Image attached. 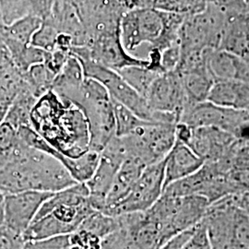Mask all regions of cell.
<instances>
[{"instance_id":"21","label":"cell","mask_w":249,"mask_h":249,"mask_svg":"<svg viewBox=\"0 0 249 249\" xmlns=\"http://www.w3.org/2000/svg\"><path fill=\"white\" fill-rule=\"evenodd\" d=\"M207 101L220 107L249 112V84L238 80L215 81Z\"/></svg>"},{"instance_id":"14","label":"cell","mask_w":249,"mask_h":249,"mask_svg":"<svg viewBox=\"0 0 249 249\" xmlns=\"http://www.w3.org/2000/svg\"><path fill=\"white\" fill-rule=\"evenodd\" d=\"M124 160V152L116 143H108L100 152L98 165L91 178L85 182L89 189V203L94 210H105L107 195Z\"/></svg>"},{"instance_id":"35","label":"cell","mask_w":249,"mask_h":249,"mask_svg":"<svg viewBox=\"0 0 249 249\" xmlns=\"http://www.w3.org/2000/svg\"><path fill=\"white\" fill-rule=\"evenodd\" d=\"M60 32L52 21L45 19L33 37L31 45L41 48L46 52H52L56 47L57 37Z\"/></svg>"},{"instance_id":"31","label":"cell","mask_w":249,"mask_h":249,"mask_svg":"<svg viewBox=\"0 0 249 249\" xmlns=\"http://www.w3.org/2000/svg\"><path fill=\"white\" fill-rule=\"evenodd\" d=\"M79 228L91 231L104 239L120 228V221L118 216L109 215L95 210L86 217Z\"/></svg>"},{"instance_id":"28","label":"cell","mask_w":249,"mask_h":249,"mask_svg":"<svg viewBox=\"0 0 249 249\" xmlns=\"http://www.w3.org/2000/svg\"><path fill=\"white\" fill-rule=\"evenodd\" d=\"M22 74L13 64L0 67V105L9 106L24 85Z\"/></svg>"},{"instance_id":"3","label":"cell","mask_w":249,"mask_h":249,"mask_svg":"<svg viewBox=\"0 0 249 249\" xmlns=\"http://www.w3.org/2000/svg\"><path fill=\"white\" fill-rule=\"evenodd\" d=\"M89 196L85 183H75L52 193L24 231L25 240H43L76 231L86 217L95 211L89 203Z\"/></svg>"},{"instance_id":"26","label":"cell","mask_w":249,"mask_h":249,"mask_svg":"<svg viewBox=\"0 0 249 249\" xmlns=\"http://www.w3.org/2000/svg\"><path fill=\"white\" fill-rule=\"evenodd\" d=\"M226 178L232 196L249 192V151L240 148L232 156Z\"/></svg>"},{"instance_id":"18","label":"cell","mask_w":249,"mask_h":249,"mask_svg":"<svg viewBox=\"0 0 249 249\" xmlns=\"http://www.w3.org/2000/svg\"><path fill=\"white\" fill-rule=\"evenodd\" d=\"M206 66L215 81L238 80L249 84V65L236 55L220 48L210 49Z\"/></svg>"},{"instance_id":"25","label":"cell","mask_w":249,"mask_h":249,"mask_svg":"<svg viewBox=\"0 0 249 249\" xmlns=\"http://www.w3.org/2000/svg\"><path fill=\"white\" fill-rule=\"evenodd\" d=\"M38 98H36L26 82H24V85L8 107L3 121L11 124L16 129L23 125H31V112Z\"/></svg>"},{"instance_id":"16","label":"cell","mask_w":249,"mask_h":249,"mask_svg":"<svg viewBox=\"0 0 249 249\" xmlns=\"http://www.w3.org/2000/svg\"><path fill=\"white\" fill-rule=\"evenodd\" d=\"M146 100L152 110L179 116L188 105L187 94L179 73H160L147 92Z\"/></svg>"},{"instance_id":"15","label":"cell","mask_w":249,"mask_h":249,"mask_svg":"<svg viewBox=\"0 0 249 249\" xmlns=\"http://www.w3.org/2000/svg\"><path fill=\"white\" fill-rule=\"evenodd\" d=\"M187 146L204 162L231 160L242 148L232 134L214 126L193 128Z\"/></svg>"},{"instance_id":"1","label":"cell","mask_w":249,"mask_h":249,"mask_svg":"<svg viewBox=\"0 0 249 249\" xmlns=\"http://www.w3.org/2000/svg\"><path fill=\"white\" fill-rule=\"evenodd\" d=\"M31 126L68 157L77 158L89 150V125L83 112L52 90L37 100Z\"/></svg>"},{"instance_id":"5","label":"cell","mask_w":249,"mask_h":249,"mask_svg":"<svg viewBox=\"0 0 249 249\" xmlns=\"http://www.w3.org/2000/svg\"><path fill=\"white\" fill-rule=\"evenodd\" d=\"M209 206L210 202L198 195H161L145 213L156 225L165 244L174 236L200 223Z\"/></svg>"},{"instance_id":"6","label":"cell","mask_w":249,"mask_h":249,"mask_svg":"<svg viewBox=\"0 0 249 249\" xmlns=\"http://www.w3.org/2000/svg\"><path fill=\"white\" fill-rule=\"evenodd\" d=\"M78 59L81 63L87 78L102 83L112 100L127 107L140 118L152 123H178L179 117L178 115L152 110L146 98L133 89L118 72L88 58Z\"/></svg>"},{"instance_id":"40","label":"cell","mask_w":249,"mask_h":249,"mask_svg":"<svg viewBox=\"0 0 249 249\" xmlns=\"http://www.w3.org/2000/svg\"><path fill=\"white\" fill-rule=\"evenodd\" d=\"M217 7L227 17L246 15L249 12V8L246 0H207Z\"/></svg>"},{"instance_id":"29","label":"cell","mask_w":249,"mask_h":249,"mask_svg":"<svg viewBox=\"0 0 249 249\" xmlns=\"http://www.w3.org/2000/svg\"><path fill=\"white\" fill-rule=\"evenodd\" d=\"M28 87L36 98H40L52 90L53 80L56 77L44 63L31 67L22 74Z\"/></svg>"},{"instance_id":"49","label":"cell","mask_w":249,"mask_h":249,"mask_svg":"<svg viewBox=\"0 0 249 249\" xmlns=\"http://www.w3.org/2000/svg\"><path fill=\"white\" fill-rule=\"evenodd\" d=\"M246 18H247V21H248V23H249V11L246 14Z\"/></svg>"},{"instance_id":"13","label":"cell","mask_w":249,"mask_h":249,"mask_svg":"<svg viewBox=\"0 0 249 249\" xmlns=\"http://www.w3.org/2000/svg\"><path fill=\"white\" fill-rule=\"evenodd\" d=\"M19 138L28 146L38 151H44L59 160L66 169L69 171L73 179L78 183H85L91 178L98 165L100 154L96 151L89 150L77 158L64 155L55 150L44 140L31 125H23L18 128Z\"/></svg>"},{"instance_id":"51","label":"cell","mask_w":249,"mask_h":249,"mask_svg":"<svg viewBox=\"0 0 249 249\" xmlns=\"http://www.w3.org/2000/svg\"><path fill=\"white\" fill-rule=\"evenodd\" d=\"M246 2H247V5H248V8H249V0H246Z\"/></svg>"},{"instance_id":"41","label":"cell","mask_w":249,"mask_h":249,"mask_svg":"<svg viewBox=\"0 0 249 249\" xmlns=\"http://www.w3.org/2000/svg\"><path fill=\"white\" fill-rule=\"evenodd\" d=\"M100 249H135L129 236L124 228L120 226L117 231L107 235L102 241Z\"/></svg>"},{"instance_id":"17","label":"cell","mask_w":249,"mask_h":249,"mask_svg":"<svg viewBox=\"0 0 249 249\" xmlns=\"http://www.w3.org/2000/svg\"><path fill=\"white\" fill-rule=\"evenodd\" d=\"M51 194L52 192L35 190L5 194L4 223L23 234Z\"/></svg>"},{"instance_id":"39","label":"cell","mask_w":249,"mask_h":249,"mask_svg":"<svg viewBox=\"0 0 249 249\" xmlns=\"http://www.w3.org/2000/svg\"><path fill=\"white\" fill-rule=\"evenodd\" d=\"M181 59V46L179 41L160 51V68L163 73L176 71Z\"/></svg>"},{"instance_id":"30","label":"cell","mask_w":249,"mask_h":249,"mask_svg":"<svg viewBox=\"0 0 249 249\" xmlns=\"http://www.w3.org/2000/svg\"><path fill=\"white\" fill-rule=\"evenodd\" d=\"M118 73L133 89L145 98L152 82L160 73L154 71L147 66H128L118 71Z\"/></svg>"},{"instance_id":"19","label":"cell","mask_w":249,"mask_h":249,"mask_svg":"<svg viewBox=\"0 0 249 249\" xmlns=\"http://www.w3.org/2000/svg\"><path fill=\"white\" fill-rule=\"evenodd\" d=\"M203 164L204 160L187 145L176 141L164 161V187L194 174Z\"/></svg>"},{"instance_id":"23","label":"cell","mask_w":249,"mask_h":249,"mask_svg":"<svg viewBox=\"0 0 249 249\" xmlns=\"http://www.w3.org/2000/svg\"><path fill=\"white\" fill-rule=\"evenodd\" d=\"M85 79L86 76L81 63L71 53L61 71L54 78L52 91L72 103L78 96Z\"/></svg>"},{"instance_id":"27","label":"cell","mask_w":249,"mask_h":249,"mask_svg":"<svg viewBox=\"0 0 249 249\" xmlns=\"http://www.w3.org/2000/svg\"><path fill=\"white\" fill-rule=\"evenodd\" d=\"M43 22V18L33 14L18 18L11 24L5 26L1 33L3 42L4 40H11L22 45H31L33 37L42 26Z\"/></svg>"},{"instance_id":"33","label":"cell","mask_w":249,"mask_h":249,"mask_svg":"<svg viewBox=\"0 0 249 249\" xmlns=\"http://www.w3.org/2000/svg\"><path fill=\"white\" fill-rule=\"evenodd\" d=\"M207 0H152V8L183 15H192L202 11Z\"/></svg>"},{"instance_id":"9","label":"cell","mask_w":249,"mask_h":249,"mask_svg":"<svg viewBox=\"0 0 249 249\" xmlns=\"http://www.w3.org/2000/svg\"><path fill=\"white\" fill-rule=\"evenodd\" d=\"M165 11L155 8H140L123 13L119 22L121 42L127 52H133L143 44L152 46L163 32Z\"/></svg>"},{"instance_id":"24","label":"cell","mask_w":249,"mask_h":249,"mask_svg":"<svg viewBox=\"0 0 249 249\" xmlns=\"http://www.w3.org/2000/svg\"><path fill=\"white\" fill-rule=\"evenodd\" d=\"M188 104H196L207 101L213 88L214 80L207 69V66L197 68L190 71L179 73Z\"/></svg>"},{"instance_id":"45","label":"cell","mask_w":249,"mask_h":249,"mask_svg":"<svg viewBox=\"0 0 249 249\" xmlns=\"http://www.w3.org/2000/svg\"><path fill=\"white\" fill-rule=\"evenodd\" d=\"M9 64H13V63L10 59L9 52L5 45H0V67L9 65Z\"/></svg>"},{"instance_id":"43","label":"cell","mask_w":249,"mask_h":249,"mask_svg":"<svg viewBox=\"0 0 249 249\" xmlns=\"http://www.w3.org/2000/svg\"><path fill=\"white\" fill-rule=\"evenodd\" d=\"M71 54V52L70 51L56 48L52 52H48L44 64L56 76L61 71L64 65L66 64Z\"/></svg>"},{"instance_id":"47","label":"cell","mask_w":249,"mask_h":249,"mask_svg":"<svg viewBox=\"0 0 249 249\" xmlns=\"http://www.w3.org/2000/svg\"><path fill=\"white\" fill-rule=\"evenodd\" d=\"M8 107H9V106L0 105V124H1V122H2V121L4 120V118H5L7 110H8Z\"/></svg>"},{"instance_id":"11","label":"cell","mask_w":249,"mask_h":249,"mask_svg":"<svg viewBox=\"0 0 249 249\" xmlns=\"http://www.w3.org/2000/svg\"><path fill=\"white\" fill-rule=\"evenodd\" d=\"M71 53L80 59L88 58L116 71L128 66L148 65L147 59L135 57L125 50L119 29L90 38L86 45L73 47Z\"/></svg>"},{"instance_id":"2","label":"cell","mask_w":249,"mask_h":249,"mask_svg":"<svg viewBox=\"0 0 249 249\" xmlns=\"http://www.w3.org/2000/svg\"><path fill=\"white\" fill-rule=\"evenodd\" d=\"M75 183L59 160L30 146L17 159L0 166V190L4 194L29 190L53 193Z\"/></svg>"},{"instance_id":"34","label":"cell","mask_w":249,"mask_h":249,"mask_svg":"<svg viewBox=\"0 0 249 249\" xmlns=\"http://www.w3.org/2000/svg\"><path fill=\"white\" fill-rule=\"evenodd\" d=\"M34 0H0V11L5 25L33 14Z\"/></svg>"},{"instance_id":"4","label":"cell","mask_w":249,"mask_h":249,"mask_svg":"<svg viewBox=\"0 0 249 249\" xmlns=\"http://www.w3.org/2000/svg\"><path fill=\"white\" fill-rule=\"evenodd\" d=\"M83 112L89 125V150L101 152L116 134L113 101L105 86L87 78L72 102Z\"/></svg>"},{"instance_id":"7","label":"cell","mask_w":249,"mask_h":249,"mask_svg":"<svg viewBox=\"0 0 249 249\" xmlns=\"http://www.w3.org/2000/svg\"><path fill=\"white\" fill-rule=\"evenodd\" d=\"M176 124L146 122L121 137L127 158L138 159L146 166L164 160L176 143Z\"/></svg>"},{"instance_id":"50","label":"cell","mask_w":249,"mask_h":249,"mask_svg":"<svg viewBox=\"0 0 249 249\" xmlns=\"http://www.w3.org/2000/svg\"><path fill=\"white\" fill-rule=\"evenodd\" d=\"M244 149H245V150H247L248 151H249V142H248V144H247V145L244 147Z\"/></svg>"},{"instance_id":"44","label":"cell","mask_w":249,"mask_h":249,"mask_svg":"<svg viewBox=\"0 0 249 249\" xmlns=\"http://www.w3.org/2000/svg\"><path fill=\"white\" fill-rule=\"evenodd\" d=\"M236 204L249 216V192L232 196Z\"/></svg>"},{"instance_id":"48","label":"cell","mask_w":249,"mask_h":249,"mask_svg":"<svg viewBox=\"0 0 249 249\" xmlns=\"http://www.w3.org/2000/svg\"><path fill=\"white\" fill-rule=\"evenodd\" d=\"M0 45H4V42H3V37H2L1 33H0Z\"/></svg>"},{"instance_id":"10","label":"cell","mask_w":249,"mask_h":249,"mask_svg":"<svg viewBox=\"0 0 249 249\" xmlns=\"http://www.w3.org/2000/svg\"><path fill=\"white\" fill-rule=\"evenodd\" d=\"M164 161L165 159L146 166L128 194L105 213L117 216L148 211L162 195L164 189Z\"/></svg>"},{"instance_id":"42","label":"cell","mask_w":249,"mask_h":249,"mask_svg":"<svg viewBox=\"0 0 249 249\" xmlns=\"http://www.w3.org/2000/svg\"><path fill=\"white\" fill-rule=\"evenodd\" d=\"M24 249H70L69 234L53 236L43 240L27 241Z\"/></svg>"},{"instance_id":"36","label":"cell","mask_w":249,"mask_h":249,"mask_svg":"<svg viewBox=\"0 0 249 249\" xmlns=\"http://www.w3.org/2000/svg\"><path fill=\"white\" fill-rule=\"evenodd\" d=\"M103 239L97 234L78 228L69 234L70 249H100Z\"/></svg>"},{"instance_id":"8","label":"cell","mask_w":249,"mask_h":249,"mask_svg":"<svg viewBox=\"0 0 249 249\" xmlns=\"http://www.w3.org/2000/svg\"><path fill=\"white\" fill-rule=\"evenodd\" d=\"M226 19L223 11L209 2L202 11L187 15L179 32L181 51L218 48Z\"/></svg>"},{"instance_id":"12","label":"cell","mask_w":249,"mask_h":249,"mask_svg":"<svg viewBox=\"0 0 249 249\" xmlns=\"http://www.w3.org/2000/svg\"><path fill=\"white\" fill-rule=\"evenodd\" d=\"M249 121V112L220 107L209 101L188 104L183 110L179 122L192 128L214 126L233 133L242 124Z\"/></svg>"},{"instance_id":"20","label":"cell","mask_w":249,"mask_h":249,"mask_svg":"<svg viewBox=\"0 0 249 249\" xmlns=\"http://www.w3.org/2000/svg\"><path fill=\"white\" fill-rule=\"evenodd\" d=\"M218 48L249 65V26L246 15L227 17Z\"/></svg>"},{"instance_id":"32","label":"cell","mask_w":249,"mask_h":249,"mask_svg":"<svg viewBox=\"0 0 249 249\" xmlns=\"http://www.w3.org/2000/svg\"><path fill=\"white\" fill-rule=\"evenodd\" d=\"M113 101V107H114V115H115V121H116V134L118 137L126 136L128 134L133 132L139 126L145 124L146 122L142 118H140L137 115H135L131 110L123 105Z\"/></svg>"},{"instance_id":"22","label":"cell","mask_w":249,"mask_h":249,"mask_svg":"<svg viewBox=\"0 0 249 249\" xmlns=\"http://www.w3.org/2000/svg\"><path fill=\"white\" fill-rule=\"evenodd\" d=\"M146 165L135 158H126L116 173L103 213H107L126 196Z\"/></svg>"},{"instance_id":"37","label":"cell","mask_w":249,"mask_h":249,"mask_svg":"<svg viewBox=\"0 0 249 249\" xmlns=\"http://www.w3.org/2000/svg\"><path fill=\"white\" fill-rule=\"evenodd\" d=\"M180 249H213L209 232L202 221L196 224L192 234Z\"/></svg>"},{"instance_id":"46","label":"cell","mask_w":249,"mask_h":249,"mask_svg":"<svg viewBox=\"0 0 249 249\" xmlns=\"http://www.w3.org/2000/svg\"><path fill=\"white\" fill-rule=\"evenodd\" d=\"M5 215V194L0 190V224L4 223Z\"/></svg>"},{"instance_id":"38","label":"cell","mask_w":249,"mask_h":249,"mask_svg":"<svg viewBox=\"0 0 249 249\" xmlns=\"http://www.w3.org/2000/svg\"><path fill=\"white\" fill-rule=\"evenodd\" d=\"M26 242L23 234L5 223L0 224V249H24Z\"/></svg>"}]
</instances>
